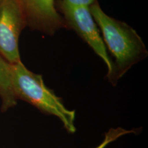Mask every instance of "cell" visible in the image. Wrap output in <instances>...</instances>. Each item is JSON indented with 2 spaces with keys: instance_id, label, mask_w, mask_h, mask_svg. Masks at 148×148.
I'll return each instance as SVG.
<instances>
[{
  "instance_id": "cell-8",
  "label": "cell",
  "mask_w": 148,
  "mask_h": 148,
  "mask_svg": "<svg viewBox=\"0 0 148 148\" xmlns=\"http://www.w3.org/2000/svg\"><path fill=\"white\" fill-rule=\"evenodd\" d=\"M96 0H62V8H71L77 6L90 7Z\"/></svg>"
},
{
  "instance_id": "cell-5",
  "label": "cell",
  "mask_w": 148,
  "mask_h": 148,
  "mask_svg": "<svg viewBox=\"0 0 148 148\" xmlns=\"http://www.w3.org/2000/svg\"><path fill=\"white\" fill-rule=\"evenodd\" d=\"M27 25L49 35H53L66 24L58 13L55 0H21Z\"/></svg>"
},
{
  "instance_id": "cell-1",
  "label": "cell",
  "mask_w": 148,
  "mask_h": 148,
  "mask_svg": "<svg viewBox=\"0 0 148 148\" xmlns=\"http://www.w3.org/2000/svg\"><path fill=\"white\" fill-rule=\"evenodd\" d=\"M89 8L105 43L115 59L113 71L108 79L116 85L132 66L147 56L148 51L142 38L132 27L106 14L97 1Z\"/></svg>"
},
{
  "instance_id": "cell-4",
  "label": "cell",
  "mask_w": 148,
  "mask_h": 148,
  "mask_svg": "<svg viewBox=\"0 0 148 148\" xmlns=\"http://www.w3.org/2000/svg\"><path fill=\"white\" fill-rule=\"evenodd\" d=\"M62 9L66 25L71 27L106 64L108 78L113 71V61L108 54L106 45L101 38L97 23L90 13L89 7L77 6Z\"/></svg>"
},
{
  "instance_id": "cell-3",
  "label": "cell",
  "mask_w": 148,
  "mask_h": 148,
  "mask_svg": "<svg viewBox=\"0 0 148 148\" xmlns=\"http://www.w3.org/2000/svg\"><path fill=\"white\" fill-rule=\"evenodd\" d=\"M25 25L21 0H0V55L11 64L21 60L18 40Z\"/></svg>"
},
{
  "instance_id": "cell-2",
  "label": "cell",
  "mask_w": 148,
  "mask_h": 148,
  "mask_svg": "<svg viewBox=\"0 0 148 148\" xmlns=\"http://www.w3.org/2000/svg\"><path fill=\"white\" fill-rule=\"evenodd\" d=\"M12 82L17 100L26 101L42 113L55 116L68 132H75V111L66 108L62 99L45 84L41 75L29 71L20 60L12 64Z\"/></svg>"
},
{
  "instance_id": "cell-7",
  "label": "cell",
  "mask_w": 148,
  "mask_h": 148,
  "mask_svg": "<svg viewBox=\"0 0 148 148\" xmlns=\"http://www.w3.org/2000/svg\"><path fill=\"white\" fill-rule=\"evenodd\" d=\"M131 133H135V130H128L123 129L120 127H116V128H111L108 132L105 133L103 141L95 148H105L110 143L114 141L121 136L125 134H131Z\"/></svg>"
},
{
  "instance_id": "cell-6",
  "label": "cell",
  "mask_w": 148,
  "mask_h": 148,
  "mask_svg": "<svg viewBox=\"0 0 148 148\" xmlns=\"http://www.w3.org/2000/svg\"><path fill=\"white\" fill-rule=\"evenodd\" d=\"M0 99L1 111L5 112L17 103L12 82V64L0 55Z\"/></svg>"
}]
</instances>
